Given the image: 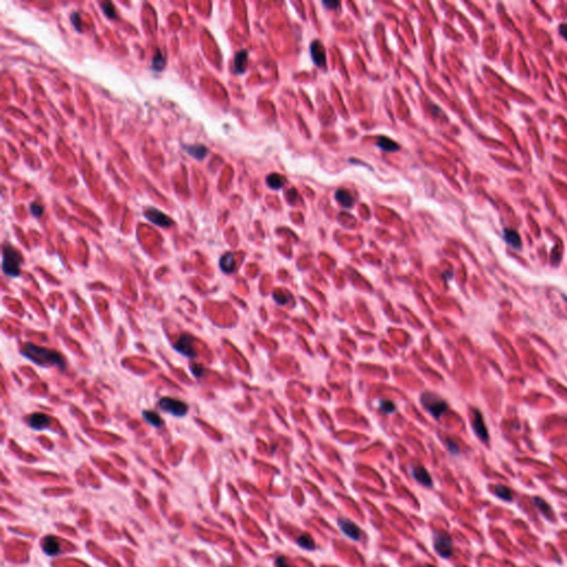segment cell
Segmentation results:
<instances>
[{
    "mask_svg": "<svg viewBox=\"0 0 567 567\" xmlns=\"http://www.w3.org/2000/svg\"><path fill=\"white\" fill-rule=\"evenodd\" d=\"M30 211H31V213L33 216H36V217H40L43 213V208L40 205L33 203L30 206Z\"/></svg>",
    "mask_w": 567,
    "mask_h": 567,
    "instance_id": "obj_29",
    "label": "cell"
},
{
    "mask_svg": "<svg viewBox=\"0 0 567 567\" xmlns=\"http://www.w3.org/2000/svg\"><path fill=\"white\" fill-rule=\"evenodd\" d=\"M297 545L301 547L302 550H306V551H314L316 549V543L314 541V539L309 535V534H301L300 536L297 537L296 540Z\"/></svg>",
    "mask_w": 567,
    "mask_h": 567,
    "instance_id": "obj_22",
    "label": "cell"
},
{
    "mask_svg": "<svg viewBox=\"0 0 567 567\" xmlns=\"http://www.w3.org/2000/svg\"><path fill=\"white\" fill-rule=\"evenodd\" d=\"M266 183L273 190H280L285 185L286 179L278 173H272L266 177Z\"/></svg>",
    "mask_w": 567,
    "mask_h": 567,
    "instance_id": "obj_21",
    "label": "cell"
},
{
    "mask_svg": "<svg viewBox=\"0 0 567 567\" xmlns=\"http://www.w3.org/2000/svg\"><path fill=\"white\" fill-rule=\"evenodd\" d=\"M503 237H504V241H505L514 249H517V251H520V249L522 248L523 243H522L521 236L515 229L505 228L503 232Z\"/></svg>",
    "mask_w": 567,
    "mask_h": 567,
    "instance_id": "obj_14",
    "label": "cell"
},
{
    "mask_svg": "<svg viewBox=\"0 0 567 567\" xmlns=\"http://www.w3.org/2000/svg\"><path fill=\"white\" fill-rule=\"evenodd\" d=\"M165 67V58L163 56L161 50H156L152 60V69L155 71H161Z\"/></svg>",
    "mask_w": 567,
    "mask_h": 567,
    "instance_id": "obj_25",
    "label": "cell"
},
{
    "mask_svg": "<svg viewBox=\"0 0 567 567\" xmlns=\"http://www.w3.org/2000/svg\"><path fill=\"white\" fill-rule=\"evenodd\" d=\"M22 256L19 251L13 248L11 245L6 244L2 247V272L8 277L16 278L20 276Z\"/></svg>",
    "mask_w": 567,
    "mask_h": 567,
    "instance_id": "obj_2",
    "label": "cell"
},
{
    "mask_svg": "<svg viewBox=\"0 0 567 567\" xmlns=\"http://www.w3.org/2000/svg\"><path fill=\"white\" fill-rule=\"evenodd\" d=\"M433 549L442 559H450L453 555V542L448 533H433Z\"/></svg>",
    "mask_w": 567,
    "mask_h": 567,
    "instance_id": "obj_3",
    "label": "cell"
},
{
    "mask_svg": "<svg viewBox=\"0 0 567 567\" xmlns=\"http://www.w3.org/2000/svg\"><path fill=\"white\" fill-rule=\"evenodd\" d=\"M425 567H435V566H433V565H426Z\"/></svg>",
    "mask_w": 567,
    "mask_h": 567,
    "instance_id": "obj_35",
    "label": "cell"
},
{
    "mask_svg": "<svg viewBox=\"0 0 567 567\" xmlns=\"http://www.w3.org/2000/svg\"><path fill=\"white\" fill-rule=\"evenodd\" d=\"M421 402L425 409L429 411L435 419H439V418L446 411V409H448V405H446V402L443 400V399L433 395V393H425V395H422Z\"/></svg>",
    "mask_w": 567,
    "mask_h": 567,
    "instance_id": "obj_4",
    "label": "cell"
},
{
    "mask_svg": "<svg viewBox=\"0 0 567 567\" xmlns=\"http://www.w3.org/2000/svg\"><path fill=\"white\" fill-rule=\"evenodd\" d=\"M275 565H276V567H289L287 560L284 556L277 557V559L275 560Z\"/></svg>",
    "mask_w": 567,
    "mask_h": 567,
    "instance_id": "obj_30",
    "label": "cell"
},
{
    "mask_svg": "<svg viewBox=\"0 0 567 567\" xmlns=\"http://www.w3.org/2000/svg\"><path fill=\"white\" fill-rule=\"evenodd\" d=\"M325 6L328 8V9H335L336 7L339 6V1H324Z\"/></svg>",
    "mask_w": 567,
    "mask_h": 567,
    "instance_id": "obj_33",
    "label": "cell"
},
{
    "mask_svg": "<svg viewBox=\"0 0 567 567\" xmlns=\"http://www.w3.org/2000/svg\"><path fill=\"white\" fill-rule=\"evenodd\" d=\"M192 371H193V373L195 374V377L200 378L202 376V373H203V367L200 366V364H195V366H193V368H192Z\"/></svg>",
    "mask_w": 567,
    "mask_h": 567,
    "instance_id": "obj_32",
    "label": "cell"
},
{
    "mask_svg": "<svg viewBox=\"0 0 567 567\" xmlns=\"http://www.w3.org/2000/svg\"><path fill=\"white\" fill-rule=\"evenodd\" d=\"M533 502H534L535 506L539 508V511L544 515L546 518H554V511L552 506L550 505L549 503H547L544 498H542L540 496H535L533 497Z\"/></svg>",
    "mask_w": 567,
    "mask_h": 567,
    "instance_id": "obj_18",
    "label": "cell"
},
{
    "mask_svg": "<svg viewBox=\"0 0 567 567\" xmlns=\"http://www.w3.org/2000/svg\"><path fill=\"white\" fill-rule=\"evenodd\" d=\"M326 50L324 46L321 45L319 40H315L311 42L310 46V55L312 60H314L315 65L317 67H324L326 64Z\"/></svg>",
    "mask_w": 567,
    "mask_h": 567,
    "instance_id": "obj_12",
    "label": "cell"
},
{
    "mask_svg": "<svg viewBox=\"0 0 567 567\" xmlns=\"http://www.w3.org/2000/svg\"><path fill=\"white\" fill-rule=\"evenodd\" d=\"M396 409V406L395 403L392 401H389V400H383L380 402V410H382L383 412H387V413H391L395 411Z\"/></svg>",
    "mask_w": 567,
    "mask_h": 567,
    "instance_id": "obj_27",
    "label": "cell"
},
{
    "mask_svg": "<svg viewBox=\"0 0 567 567\" xmlns=\"http://www.w3.org/2000/svg\"><path fill=\"white\" fill-rule=\"evenodd\" d=\"M472 426H473V430L475 432V434L478 435V438L483 441V442H488L490 439V435H489V431H488V427L484 424V419H483V416L482 413L480 412L479 410L474 409L473 410V421H472Z\"/></svg>",
    "mask_w": 567,
    "mask_h": 567,
    "instance_id": "obj_9",
    "label": "cell"
},
{
    "mask_svg": "<svg viewBox=\"0 0 567 567\" xmlns=\"http://www.w3.org/2000/svg\"><path fill=\"white\" fill-rule=\"evenodd\" d=\"M185 152L190 154L192 157L198 158V160H203V158L208 155L209 150L208 147L203 144H192V145H185Z\"/></svg>",
    "mask_w": 567,
    "mask_h": 567,
    "instance_id": "obj_16",
    "label": "cell"
},
{
    "mask_svg": "<svg viewBox=\"0 0 567 567\" xmlns=\"http://www.w3.org/2000/svg\"><path fill=\"white\" fill-rule=\"evenodd\" d=\"M142 417H143V419L145 420L148 425H152L153 427H160L164 425V421H163L162 418L154 411L144 410L142 412Z\"/></svg>",
    "mask_w": 567,
    "mask_h": 567,
    "instance_id": "obj_20",
    "label": "cell"
},
{
    "mask_svg": "<svg viewBox=\"0 0 567 567\" xmlns=\"http://www.w3.org/2000/svg\"><path fill=\"white\" fill-rule=\"evenodd\" d=\"M560 33L565 40H567V25H561L560 26Z\"/></svg>",
    "mask_w": 567,
    "mask_h": 567,
    "instance_id": "obj_34",
    "label": "cell"
},
{
    "mask_svg": "<svg viewBox=\"0 0 567 567\" xmlns=\"http://www.w3.org/2000/svg\"><path fill=\"white\" fill-rule=\"evenodd\" d=\"M41 547L42 551L45 552L48 556H56L59 554L61 551V545L59 540H58L56 536L52 535H48L43 537L41 541Z\"/></svg>",
    "mask_w": 567,
    "mask_h": 567,
    "instance_id": "obj_11",
    "label": "cell"
},
{
    "mask_svg": "<svg viewBox=\"0 0 567 567\" xmlns=\"http://www.w3.org/2000/svg\"><path fill=\"white\" fill-rule=\"evenodd\" d=\"M144 216L152 222L153 224L157 225V226H161V227H170L172 226L174 222H173V219L169 216L165 215L163 212H161L160 210L154 209V208H150L147 209L145 212H144Z\"/></svg>",
    "mask_w": 567,
    "mask_h": 567,
    "instance_id": "obj_7",
    "label": "cell"
},
{
    "mask_svg": "<svg viewBox=\"0 0 567 567\" xmlns=\"http://www.w3.org/2000/svg\"><path fill=\"white\" fill-rule=\"evenodd\" d=\"M158 408L162 411L170 413V415L174 417H184L186 416L187 411H189V406L185 402L169 397L162 398L158 401Z\"/></svg>",
    "mask_w": 567,
    "mask_h": 567,
    "instance_id": "obj_5",
    "label": "cell"
},
{
    "mask_svg": "<svg viewBox=\"0 0 567 567\" xmlns=\"http://www.w3.org/2000/svg\"><path fill=\"white\" fill-rule=\"evenodd\" d=\"M70 19H71V22L73 27L75 28L76 31H81V27H80V17H79V13L76 11H73L70 14Z\"/></svg>",
    "mask_w": 567,
    "mask_h": 567,
    "instance_id": "obj_28",
    "label": "cell"
},
{
    "mask_svg": "<svg viewBox=\"0 0 567 567\" xmlns=\"http://www.w3.org/2000/svg\"><path fill=\"white\" fill-rule=\"evenodd\" d=\"M228 567H230V566H228Z\"/></svg>",
    "mask_w": 567,
    "mask_h": 567,
    "instance_id": "obj_36",
    "label": "cell"
},
{
    "mask_svg": "<svg viewBox=\"0 0 567 567\" xmlns=\"http://www.w3.org/2000/svg\"><path fill=\"white\" fill-rule=\"evenodd\" d=\"M448 448H449L450 452L452 453V454H458V453H459V448H458V445H456V444L454 443V442L448 440Z\"/></svg>",
    "mask_w": 567,
    "mask_h": 567,
    "instance_id": "obj_31",
    "label": "cell"
},
{
    "mask_svg": "<svg viewBox=\"0 0 567 567\" xmlns=\"http://www.w3.org/2000/svg\"><path fill=\"white\" fill-rule=\"evenodd\" d=\"M494 493H496V496L503 499V501H506V502H511L513 499V493L510 489L507 487H504V485H497V487L494 488Z\"/></svg>",
    "mask_w": 567,
    "mask_h": 567,
    "instance_id": "obj_24",
    "label": "cell"
},
{
    "mask_svg": "<svg viewBox=\"0 0 567 567\" xmlns=\"http://www.w3.org/2000/svg\"><path fill=\"white\" fill-rule=\"evenodd\" d=\"M411 474L413 479L418 483L424 485L425 488H432V485H433V481H432L430 473L424 467H413L411 470Z\"/></svg>",
    "mask_w": 567,
    "mask_h": 567,
    "instance_id": "obj_13",
    "label": "cell"
},
{
    "mask_svg": "<svg viewBox=\"0 0 567 567\" xmlns=\"http://www.w3.org/2000/svg\"><path fill=\"white\" fill-rule=\"evenodd\" d=\"M335 199L340 205H343L344 208H347V209L352 208L354 203V200L353 198V195L345 189H339V190L336 191Z\"/></svg>",
    "mask_w": 567,
    "mask_h": 567,
    "instance_id": "obj_17",
    "label": "cell"
},
{
    "mask_svg": "<svg viewBox=\"0 0 567 567\" xmlns=\"http://www.w3.org/2000/svg\"><path fill=\"white\" fill-rule=\"evenodd\" d=\"M338 526L340 528V531L343 532L346 536L349 537L350 540L359 541L360 537H361V530H360L359 526L355 524V523L350 521L349 518H344V517L339 518Z\"/></svg>",
    "mask_w": 567,
    "mask_h": 567,
    "instance_id": "obj_8",
    "label": "cell"
},
{
    "mask_svg": "<svg viewBox=\"0 0 567 567\" xmlns=\"http://www.w3.org/2000/svg\"><path fill=\"white\" fill-rule=\"evenodd\" d=\"M377 145L378 147H380L381 150L387 152L397 151L399 150V147H400L399 146V144H397L395 141H392L391 139H389L387 137H379L377 140Z\"/></svg>",
    "mask_w": 567,
    "mask_h": 567,
    "instance_id": "obj_23",
    "label": "cell"
},
{
    "mask_svg": "<svg viewBox=\"0 0 567 567\" xmlns=\"http://www.w3.org/2000/svg\"><path fill=\"white\" fill-rule=\"evenodd\" d=\"M101 7H102V10L103 12L107 14V17L109 18H114L115 17V9L113 7L112 2L110 1H102L101 2Z\"/></svg>",
    "mask_w": 567,
    "mask_h": 567,
    "instance_id": "obj_26",
    "label": "cell"
},
{
    "mask_svg": "<svg viewBox=\"0 0 567 567\" xmlns=\"http://www.w3.org/2000/svg\"><path fill=\"white\" fill-rule=\"evenodd\" d=\"M195 338L189 334L182 335L174 345V349L177 353L185 355L187 358H196L198 353L194 348Z\"/></svg>",
    "mask_w": 567,
    "mask_h": 567,
    "instance_id": "obj_6",
    "label": "cell"
},
{
    "mask_svg": "<svg viewBox=\"0 0 567 567\" xmlns=\"http://www.w3.org/2000/svg\"><path fill=\"white\" fill-rule=\"evenodd\" d=\"M247 58H248V54H247L246 50L238 51L236 56H235L234 69H235V71L237 72V73H243L245 69H246Z\"/></svg>",
    "mask_w": 567,
    "mask_h": 567,
    "instance_id": "obj_19",
    "label": "cell"
},
{
    "mask_svg": "<svg viewBox=\"0 0 567 567\" xmlns=\"http://www.w3.org/2000/svg\"><path fill=\"white\" fill-rule=\"evenodd\" d=\"M20 353L27 359L30 360L31 362L36 363L37 366L43 368L58 367L60 369H64L66 367V361L64 357H62V354L54 349L43 348L35 344L27 343L21 348Z\"/></svg>",
    "mask_w": 567,
    "mask_h": 567,
    "instance_id": "obj_1",
    "label": "cell"
},
{
    "mask_svg": "<svg viewBox=\"0 0 567 567\" xmlns=\"http://www.w3.org/2000/svg\"><path fill=\"white\" fill-rule=\"evenodd\" d=\"M27 424L29 426L32 427L33 430L42 431L49 429L51 425V419L49 416L45 415V413H33V415L28 417Z\"/></svg>",
    "mask_w": 567,
    "mask_h": 567,
    "instance_id": "obj_10",
    "label": "cell"
},
{
    "mask_svg": "<svg viewBox=\"0 0 567 567\" xmlns=\"http://www.w3.org/2000/svg\"><path fill=\"white\" fill-rule=\"evenodd\" d=\"M219 267L225 274H232L236 270L235 257L233 253H226L219 259Z\"/></svg>",
    "mask_w": 567,
    "mask_h": 567,
    "instance_id": "obj_15",
    "label": "cell"
}]
</instances>
